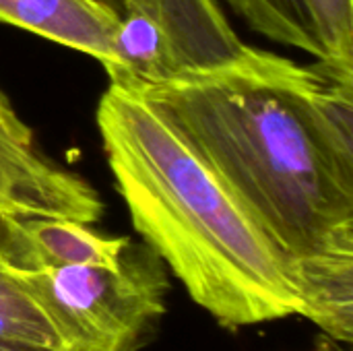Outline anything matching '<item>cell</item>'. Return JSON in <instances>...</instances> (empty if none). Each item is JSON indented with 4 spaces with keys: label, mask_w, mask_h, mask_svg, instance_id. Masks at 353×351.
<instances>
[{
    "label": "cell",
    "mask_w": 353,
    "mask_h": 351,
    "mask_svg": "<svg viewBox=\"0 0 353 351\" xmlns=\"http://www.w3.org/2000/svg\"><path fill=\"white\" fill-rule=\"evenodd\" d=\"M21 275L72 351H139L165 314L168 267L145 242L116 265Z\"/></svg>",
    "instance_id": "3"
},
{
    "label": "cell",
    "mask_w": 353,
    "mask_h": 351,
    "mask_svg": "<svg viewBox=\"0 0 353 351\" xmlns=\"http://www.w3.org/2000/svg\"><path fill=\"white\" fill-rule=\"evenodd\" d=\"M0 23L95 58L114 60L118 12L99 0H0Z\"/></svg>",
    "instance_id": "7"
},
{
    "label": "cell",
    "mask_w": 353,
    "mask_h": 351,
    "mask_svg": "<svg viewBox=\"0 0 353 351\" xmlns=\"http://www.w3.org/2000/svg\"><path fill=\"white\" fill-rule=\"evenodd\" d=\"M139 95L178 126L294 265L302 317L352 343L353 72L256 50L242 64Z\"/></svg>",
    "instance_id": "1"
},
{
    "label": "cell",
    "mask_w": 353,
    "mask_h": 351,
    "mask_svg": "<svg viewBox=\"0 0 353 351\" xmlns=\"http://www.w3.org/2000/svg\"><path fill=\"white\" fill-rule=\"evenodd\" d=\"M101 215L99 192L37 147L33 130L0 87V223L58 217L93 225Z\"/></svg>",
    "instance_id": "5"
},
{
    "label": "cell",
    "mask_w": 353,
    "mask_h": 351,
    "mask_svg": "<svg viewBox=\"0 0 353 351\" xmlns=\"http://www.w3.org/2000/svg\"><path fill=\"white\" fill-rule=\"evenodd\" d=\"M232 8H254V6H261V4H267L271 0H225Z\"/></svg>",
    "instance_id": "11"
},
{
    "label": "cell",
    "mask_w": 353,
    "mask_h": 351,
    "mask_svg": "<svg viewBox=\"0 0 353 351\" xmlns=\"http://www.w3.org/2000/svg\"><path fill=\"white\" fill-rule=\"evenodd\" d=\"M130 242L128 236H105L72 219L29 217L0 223V259L21 273L116 265Z\"/></svg>",
    "instance_id": "6"
},
{
    "label": "cell",
    "mask_w": 353,
    "mask_h": 351,
    "mask_svg": "<svg viewBox=\"0 0 353 351\" xmlns=\"http://www.w3.org/2000/svg\"><path fill=\"white\" fill-rule=\"evenodd\" d=\"M99 2H103V4H108V6H112V8H114V10L118 12L124 0H99Z\"/></svg>",
    "instance_id": "12"
},
{
    "label": "cell",
    "mask_w": 353,
    "mask_h": 351,
    "mask_svg": "<svg viewBox=\"0 0 353 351\" xmlns=\"http://www.w3.org/2000/svg\"><path fill=\"white\" fill-rule=\"evenodd\" d=\"M323 60L353 72V0H304Z\"/></svg>",
    "instance_id": "9"
},
{
    "label": "cell",
    "mask_w": 353,
    "mask_h": 351,
    "mask_svg": "<svg viewBox=\"0 0 353 351\" xmlns=\"http://www.w3.org/2000/svg\"><path fill=\"white\" fill-rule=\"evenodd\" d=\"M0 351H72L19 271L0 259Z\"/></svg>",
    "instance_id": "8"
},
{
    "label": "cell",
    "mask_w": 353,
    "mask_h": 351,
    "mask_svg": "<svg viewBox=\"0 0 353 351\" xmlns=\"http://www.w3.org/2000/svg\"><path fill=\"white\" fill-rule=\"evenodd\" d=\"M97 128L134 230L201 308L225 329L302 317L294 265L155 103L110 85Z\"/></svg>",
    "instance_id": "2"
},
{
    "label": "cell",
    "mask_w": 353,
    "mask_h": 351,
    "mask_svg": "<svg viewBox=\"0 0 353 351\" xmlns=\"http://www.w3.org/2000/svg\"><path fill=\"white\" fill-rule=\"evenodd\" d=\"M256 50L234 31L217 0H124L105 72L110 85L141 93L242 64Z\"/></svg>",
    "instance_id": "4"
},
{
    "label": "cell",
    "mask_w": 353,
    "mask_h": 351,
    "mask_svg": "<svg viewBox=\"0 0 353 351\" xmlns=\"http://www.w3.org/2000/svg\"><path fill=\"white\" fill-rule=\"evenodd\" d=\"M308 351H350L347 350V345L345 343H341V341H335V339H331V337H323V339H319V343L312 348V350Z\"/></svg>",
    "instance_id": "10"
}]
</instances>
